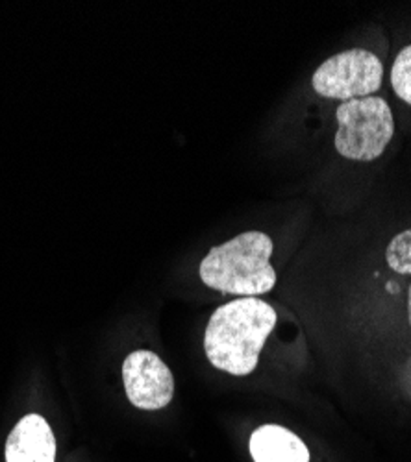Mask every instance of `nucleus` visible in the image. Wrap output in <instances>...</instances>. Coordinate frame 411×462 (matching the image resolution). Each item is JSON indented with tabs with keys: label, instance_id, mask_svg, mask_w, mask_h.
<instances>
[{
	"label": "nucleus",
	"instance_id": "9d476101",
	"mask_svg": "<svg viewBox=\"0 0 411 462\" xmlns=\"http://www.w3.org/2000/svg\"><path fill=\"white\" fill-rule=\"evenodd\" d=\"M407 317H409V326H411V285H409V292H407Z\"/></svg>",
	"mask_w": 411,
	"mask_h": 462
},
{
	"label": "nucleus",
	"instance_id": "0eeeda50",
	"mask_svg": "<svg viewBox=\"0 0 411 462\" xmlns=\"http://www.w3.org/2000/svg\"><path fill=\"white\" fill-rule=\"evenodd\" d=\"M254 462H310L308 446L282 426H261L248 442Z\"/></svg>",
	"mask_w": 411,
	"mask_h": 462
},
{
	"label": "nucleus",
	"instance_id": "7ed1b4c3",
	"mask_svg": "<svg viewBox=\"0 0 411 462\" xmlns=\"http://www.w3.org/2000/svg\"><path fill=\"white\" fill-rule=\"evenodd\" d=\"M335 150L352 162L378 160L395 135L393 111L380 97L347 100L335 111Z\"/></svg>",
	"mask_w": 411,
	"mask_h": 462
},
{
	"label": "nucleus",
	"instance_id": "423d86ee",
	"mask_svg": "<svg viewBox=\"0 0 411 462\" xmlns=\"http://www.w3.org/2000/svg\"><path fill=\"white\" fill-rule=\"evenodd\" d=\"M56 440L47 420L40 414L24 416L6 442V462H54Z\"/></svg>",
	"mask_w": 411,
	"mask_h": 462
},
{
	"label": "nucleus",
	"instance_id": "f03ea898",
	"mask_svg": "<svg viewBox=\"0 0 411 462\" xmlns=\"http://www.w3.org/2000/svg\"><path fill=\"white\" fill-rule=\"evenodd\" d=\"M271 255L269 236L264 231H245L208 252L201 263V280L206 287L224 294L256 298L276 285Z\"/></svg>",
	"mask_w": 411,
	"mask_h": 462
},
{
	"label": "nucleus",
	"instance_id": "f257e3e1",
	"mask_svg": "<svg viewBox=\"0 0 411 462\" xmlns=\"http://www.w3.org/2000/svg\"><path fill=\"white\" fill-rule=\"evenodd\" d=\"M275 326L276 311L264 300L239 298L220 305L204 333L206 356L222 372L248 375Z\"/></svg>",
	"mask_w": 411,
	"mask_h": 462
},
{
	"label": "nucleus",
	"instance_id": "1a4fd4ad",
	"mask_svg": "<svg viewBox=\"0 0 411 462\" xmlns=\"http://www.w3.org/2000/svg\"><path fill=\"white\" fill-rule=\"evenodd\" d=\"M386 259L395 273L411 274V227L393 237L386 250Z\"/></svg>",
	"mask_w": 411,
	"mask_h": 462
},
{
	"label": "nucleus",
	"instance_id": "6e6552de",
	"mask_svg": "<svg viewBox=\"0 0 411 462\" xmlns=\"http://www.w3.org/2000/svg\"><path fill=\"white\" fill-rule=\"evenodd\" d=\"M391 86L395 95L411 106V45L404 47L391 67Z\"/></svg>",
	"mask_w": 411,
	"mask_h": 462
},
{
	"label": "nucleus",
	"instance_id": "20e7f679",
	"mask_svg": "<svg viewBox=\"0 0 411 462\" xmlns=\"http://www.w3.org/2000/svg\"><path fill=\"white\" fill-rule=\"evenodd\" d=\"M384 65L377 54L352 49L328 58L313 72L312 86L322 98L352 100L377 93L382 88Z\"/></svg>",
	"mask_w": 411,
	"mask_h": 462
},
{
	"label": "nucleus",
	"instance_id": "39448f33",
	"mask_svg": "<svg viewBox=\"0 0 411 462\" xmlns=\"http://www.w3.org/2000/svg\"><path fill=\"white\" fill-rule=\"evenodd\" d=\"M123 381L130 403L137 409L158 411L173 402L174 377L154 352L130 354L123 365Z\"/></svg>",
	"mask_w": 411,
	"mask_h": 462
}]
</instances>
